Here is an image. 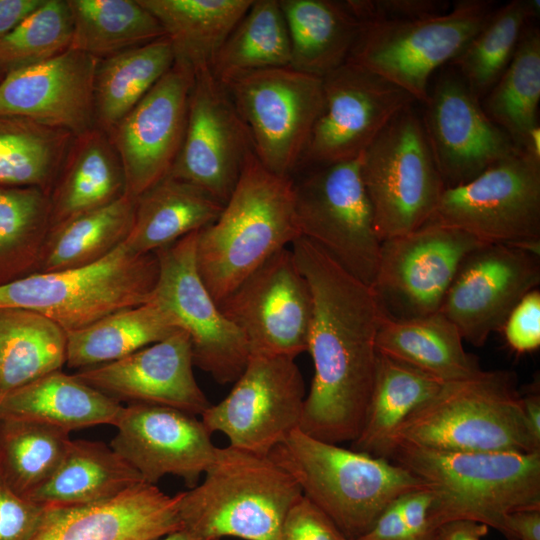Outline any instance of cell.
I'll return each instance as SVG.
<instances>
[{
  "instance_id": "cell-1",
  "label": "cell",
  "mask_w": 540,
  "mask_h": 540,
  "mask_svg": "<svg viewBox=\"0 0 540 540\" xmlns=\"http://www.w3.org/2000/svg\"><path fill=\"white\" fill-rule=\"evenodd\" d=\"M291 245L313 300L307 351L314 375L299 429L333 444L353 442L373 387L376 337L384 314L371 287L314 242L299 236Z\"/></svg>"
},
{
  "instance_id": "cell-2",
  "label": "cell",
  "mask_w": 540,
  "mask_h": 540,
  "mask_svg": "<svg viewBox=\"0 0 540 540\" xmlns=\"http://www.w3.org/2000/svg\"><path fill=\"white\" fill-rule=\"evenodd\" d=\"M388 459L429 491L435 530L465 519L500 532L507 514L540 507V451L457 452L397 443Z\"/></svg>"
},
{
  "instance_id": "cell-3",
  "label": "cell",
  "mask_w": 540,
  "mask_h": 540,
  "mask_svg": "<svg viewBox=\"0 0 540 540\" xmlns=\"http://www.w3.org/2000/svg\"><path fill=\"white\" fill-rule=\"evenodd\" d=\"M299 236L294 181L271 172L252 153L219 217L197 233L198 272L219 304Z\"/></svg>"
},
{
  "instance_id": "cell-4",
  "label": "cell",
  "mask_w": 540,
  "mask_h": 540,
  "mask_svg": "<svg viewBox=\"0 0 540 540\" xmlns=\"http://www.w3.org/2000/svg\"><path fill=\"white\" fill-rule=\"evenodd\" d=\"M298 484L346 540L366 534L398 497L424 488L389 459L315 439L299 428L269 454Z\"/></svg>"
},
{
  "instance_id": "cell-5",
  "label": "cell",
  "mask_w": 540,
  "mask_h": 540,
  "mask_svg": "<svg viewBox=\"0 0 540 540\" xmlns=\"http://www.w3.org/2000/svg\"><path fill=\"white\" fill-rule=\"evenodd\" d=\"M179 494L182 528L206 540H279L302 496L293 477L269 456L217 447L200 482Z\"/></svg>"
},
{
  "instance_id": "cell-6",
  "label": "cell",
  "mask_w": 540,
  "mask_h": 540,
  "mask_svg": "<svg viewBox=\"0 0 540 540\" xmlns=\"http://www.w3.org/2000/svg\"><path fill=\"white\" fill-rule=\"evenodd\" d=\"M397 443L457 452L540 451L525 419L516 377L506 370H482L444 383L402 423L393 448Z\"/></svg>"
},
{
  "instance_id": "cell-7",
  "label": "cell",
  "mask_w": 540,
  "mask_h": 540,
  "mask_svg": "<svg viewBox=\"0 0 540 540\" xmlns=\"http://www.w3.org/2000/svg\"><path fill=\"white\" fill-rule=\"evenodd\" d=\"M158 274L155 253H134L123 242L91 265L35 272L0 286V308L35 311L74 331L148 302Z\"/></svg>"
},
{
  "instance_id": "cell-8",
  "label": "cell",
  "mask_w": 540,
  "mask_h": 540,
  "mask_svg": "<svg viewBox=\"0 0 540 540\" xmlns=\"http://www.w3.org/2000/svg\"><path fill=\"white\" fill-rule=\"evenodd\" d=\"M360 172L381 242L423 227L445 190L412 105L398 112L362 152Z\"/></svg>"
},
{
  "instance_id": "cell-9",
  "label": "cell",
  "mask_w": 540,
  "mask_h": 540,
  "mask_svg": "<svg viewBox=\"0 0 540 540\" xmlns=\"http://www.w3.org/2000/svg\"><path fill=\"white\" fill-rule=\"evenodd\" d=\"M494 2L460 0L441 15L361 22L347 62L385 78L425 103L433 72L456 58L493 13Z\"/></svg>"
},
{
  "instance_id": "cell-10",
  "label": "cell",
  "mask_w": 540,
  "mask_h": 540,
  "mask_svg": "<svg viewBox=\"0 0 540 540\" xmlns=\"http://www.w3.org/2000/svg\"><path fill=\"white\" fill-rule=\"evenodd\" d=\"M426 224L461 230L483 244L540 253V160L518 151L445 188Z\"/></svg>"
},
{
  "instance_id": "cell-11",
  "label": "cell",
  "mask_w": 540,
  "mask_h": 540,
  "mask_svg": "<svg viewBox=\"0 0 540 540\" xmlns=\"http://www.w3.org/2000/svg\"><path fill=\"white\" fill-rule=\"evenodd\" d=\"M221 84L249 132L256 158L291 178L323 109L322 78L287 66L239 73Z\"/></svg>"
},
{
  "instance_id": "cell-12",
  "label": "cell",
  "mask_w": 540,
  "mask_h": 540,
  "mask_svg": "<svg viewBox=\"0 0 540 540\" xmlns=\"http://www.w3.org/2000/svg\"><path fill=\"white\" fill-rule=\"evenodd\" d=\"M294 210L300 236L371 287L381 241L361 177L360 156L316 166L294 182Z\"/></svg>"
},
{
  "instance_id": "cell-13",
  "label": "cell",
  "mask_w": 540,
  "mask_h": 540,
  "mask_svg": "<svg viewBox=\"0 0 540 540\" xmlns=\"http://www.w3.org/2000/svg\"><path fill=\"white\" fill-rule=\"evenodd\" d=\"M306 397L294 358L250 355L228 395L201 415L207 431L224 434L229 445L269 456L299 428Z\"/></svg>"
},
{
  "instance_id": "cell-14",
  "label": "cell",
  "mask_w": 540,
  "mask_h": 540,
  "mask_svg": "<svg viewBox=\"0 0 540 540\" xmlns=\"http://www.w3.org/2000/svg\"><path fill=\"white\" fill-rule=\"evenodd\" d=\"M482 245L434 224L382 241L371 289L383 314L411 319L438 312L460 264Z\"/></svg>"
},
{
  "instance_id": "cell-15",
  "label": "cell",
  "mask_w": 540,
  "mask_h": 540,
  "mask_svg": "<svg viewBox=\"0 0 540 540\" xmlns=\"http://www.w3.org/2000/svg\"><path fill=\"white\" fill-rule=\"evenodd\" d=\"M197 233L155 252L159 274L151 299L188 334L194 365L225 385L242 374L250 353L243 335L223 314L198 272Z\"/></svg>"
},
{
  "instance_id": "cell-16",
  "label": "cell",
  "mask_w": 540,
  "mask_h": 540,
  "mask_svg": "<svg viewBox=\"0 0 540 540\" xmlns=\"http://www.w3.org/2000/svg\"><path fill=\"white\" fill-rule=\"evenodd\" d=\"M218 305L250 355L295 359L307 351L313 300L290 248L273 254Z\"/></svg>"
},
{
  "instance_id": "cell-17",
  "label": "cell",
  "mask_w": 540,
  "mask_h": 540,
  "mask_svg": "<svg viewBox=\"0 0 540 540\" xmlns=\"http://www.w3.org/2000/svg\"><path fill=\"white\" fill-rule=\"evenodd\" d=\"M322 80L323 109L301 165L319 166L358 158L398 112L415 102L400 87L351 62Z\"/></svg>"
},
{
  "instance_id": "cell-18",
  "label": "cell",
  "mask_w": 540,
  "mask_h": 540,
  "mask_svg": "<svg viewBox=\"0 0 540 540\" xmlns=\"http://www.w3.org/2000/svg\"><path fill=\"white\" fill-rule=\"evenodd\" d=\"M252 153L249 132L224 86L209 69L196 73L183 141L168 175L225 205Z\"/></svg>"
},
{
  "instance_id": "cell-19",
  "label": "cell",
  "mask_w": 540,
  "mask_h": 540,
  "mask_svg": "<svg viewBox=\"0 0 540 540\" xmlns=\"http://www.w3.org/2000/svg\"><path fill=\"white\" fill-rule=\"evenodd\" d=\"M540 284V253L501 244L478 247L460 264L440 312L463 340L481 347L518 302Z\"/></svg>"
},
{
  "instance_id": "cell-20",
  "label": "cell",
  "mask_w": 540,
  "mask_h": 540,
  "mask_svg": "<svg viewBox=\"0 0 540 540\" xmlns=\"http://www.w3.org/2000/svg\"><path fill=\"white\" fill-rule=\"evenodd\" d=\"M479 100L459 73L447 71L424 103L421 121L445 188L464 184L519 151Z\"/></svg>"
},
{
  "instance_id": "cell-21",
  "label": "cell",
  "mask_w": 540,
  "mask_h": 540,
  "mask_svg": "<svg viewBox=\"0 0 540 540\" xmlns=\"http://www.w3.org/2000/svg\"><path fill=\"white\" fill-rule=\"evenodd\" d=\"M195 74L174 62L171 69L106 133L133 199L168 175L182 144Z\"/></svg>"
},
{
  "instance_id": "cell-22",
  "label": "cell",
  "mask_w": 540,
  "mask_h": 540,
  "mask_svg": "<svg viewBox=\"0 0 540 540\" xmlns=\"http://www.w3.org/2000/svg\"><path fill=\"white\" fill-rule=\"evenodd\" d=\"M113 426L111 448L148 484L173 475L193 488L215 456L217 447L201 419L176 408L129 403Z\"/></svg>"
},
{
  "instance_id": "cell-23",
  "label": "cell",
  "mask_w": 540,
  "mask_h": 540,
  "mask_svg": "<svg viewBox=\"0 0 540 540\" xmlns=\"http://www.w3.org/2000/svg\"><path fill=\"white\" fill-rule=\"evenodd\" d=\"M99 59L68 49L8 72L0 82V115L31 119L74 137L96 127L94 80Z\"/></svg>"
},
{
  "instance_id": "cell-24",
  "label": "cell",
  "mask_w": 540,
  "mask_h": 540,
  "mask_svg": "<svg viewBox=\"0 0 540 540\" xmlns=\"http://www.w3.org/2000/svg\"><path fill=\"white\" fill-rule=\"evenodd\" d=\"M193 366L190 338L180 329L120 360L81 369L75 376L119 402L168 406L201 416L211 404Z\"/></svg>"
},
{
  "instance_id": "cell-25",
  "label": "cell",
  "mask_w": 540,
  "mask_h": 540,
  "mask_svg": "<svg viewBox=\"0 0 540 540\" xmlns=\"http://www.w3.org/2000/svg\"><path fill=\"white\" fill-rule=\"evenodd\" d=\"M178 503L142 482L100 502L45 507L32 540H156L182 529Z\"/></svg>"
},
{
  "instance_id": "cell-26",
  "label": "cell",
  "mask_w": 540,
  "mask_h": 540,
  "mask_svg": "<svg viewBox=\"0 0 540 540\" xmlns=\"http://www.w3.org/2000/svg\"><path fill=\"white\" fill-rule=\"evenodd\" d=\"M125 195L121 160L98 127L74 137L49 193L50 228Z\"/></svg>"
},
{
  "instance_id": "cell-27",
  "label": "cell",
  "mask_w": 540,
  "mask_h": 540,
  "mask_svg": "<svg viewBox=\"0 0 540 540\" xmlns=\"http://www.w3.org/2000/svg\"><path fill=\"white\" fill-rule=\"evenodd\" d=\"M122 404L61 370L42 376L0 397V418L43 422L67 432L114 425Z\"/></svg>"
},
{
  "instance_id": "cell-28",
  "label": "cell",
  "mask_w": 540,
  "mask_h": 540,
  "mask_svg": "<svg viewBox=\"0 0 540 540\" xmlns=\"http://www.w3.org/2000/svg\"><path fill=\"white\" fill-rule=\"evenodd\" d=\"M456 326L440 311L418 318L391 319L383 316L377 337V352L420 369L448 383L471 378L483 369L468 353Z\"/></svg>"
},
{
  "instance_id": "cell-29",
  "label": "cell",
  "mask_w": 540,
  "mask_h": 540,
  "mask_svg": "<svg viewBox=\"0 0 540 540\" xmlns=\"http://www.w3.org/2000/svg\"><path fill=\"white\" fill-rule=\"evenodd\" d=\"M223 206L202 189L167 175L137 197L124 243L137 254L155 253L213 223Z\"/></svg>"
},
{
  "instance_id": "cell-30",
  "label": "cell",
  "mask_w": 540,
  "mask_h": 540,
  "mask_svg": "<svg viewBox=\"0 0 540 540\" xmlns=\"http://www.w3.org/2000/svg\"><path fill=\"white\" fill-rule=\"evenodd\" d=\"M142 482L140 474L111 446L71 439L55 472L27 498L43 507L82 506L112 498Z\"/></svg>"
},
{
  "instance_id": "cell-31",
  "label": "cell",
  "mask_w": 540,
  "mask_h": 540,
  "mask_svg": "<svg viewBox=\"0 0 540 540\" xmlns=\"http://www.w3.org/2000/svg\"><path fill=\"white\" fill-rule=\"evenodd\" d=\"M290 38V67L318 77L347 62L362 23L345 1L279 0Z\"/></svg>"
},
{
  "instance_id": "cell-32",
  "label": "cell",
  "mask_w": 540,
  "mask_h": 540,
  "mask_svg": "<svg viewBox=\"0 0 540 540\" xmlns=\"http://www.w3.org/2000/svg\"><path fill=\"white\" fill-rule=\"evenodd\" d=\"M443 385L420 369L378 353L365 420L351 449L388 459L399 427Z\"/></svg>"
},
{
  "instance_id": "cell-33",
  "label": "cell",
  "mask_w": 540,
  "mask_h": 540,
  "mask_svg": "<svg viewBox=\"0 0 540 540\" xmlns=\"http://www.w3.org/2000/svg\"><path fill=\"white\" fill-rule=\"evenodd\" d=\"M161 24L175 62L194 74L211 69L222 44L253 0H138Z\"/></svg>"
},
{
  "instance_id": "cell-34",
  "label": "cell",
  "mask_w": 540,
  "mask_h": 540,
  "mask_svg": "<svg viewBox=\"0 0 540 540\" xmlns=\"http://www.w3.org/2000/svg\"><path fill=\"white\" fill-rule=\"evenodd\" d=\"M178 330L174 317L150 299L67 332L66 364L70 368L85 369L114 362Z\"/></svg>"
},
{
  "instance_id": "cell-35",
  "label": "cell",
  "mask_w": 540,
  "mask_h": 540,
  "mask_svg": "<svg viewBox=\"0 0 540 540\" xmlns=\"http://www.w3.org/2000/svg\"><path fill=\"white\" fill-rule=\"evenodd\" d=\"M67 331L22 308H0V397L66 364Z\"/></svg>"
},
{
  "instance_id": "cell-36",
  "label": "cell",
  "mask_w": 540,
  "mask_h": 540,
  "mask_svg": "<svg viewBox=\"0 0 540 540\" xmlns=\"http://www.w3.org/2000/svg\"><path fill=\"white\" fill-rule=\"evenodd\" d=\"M136 199L115 201L52 226L44 241L36 272L91 265L125 241L133 225Z\"/></svg>"
},
{
  "instance_id": "cell-37",
  "label": "cell",
  "mask_w": 540,
  "mask_h": 540,
  "mask_svg": "<svg viewBox=\"0 0 540 540\" xmlns=\"http://www.w3.org/2000/svg\"><path fill=\"white\" fill-rule=\"evenodd\" d=\"M174 62L173 48L166 36L100 59L94 80L96 127L105 132L111 129Z\"/></svg>"
},
{
  "instance_id": "cell-38",
  "label": "cell",
  "mask_w": 540,
  "mask_h": 540,
  "mask_svg": "<svg viewBox=\"0 0 540 540\" xmlns=\"http://www.w3.org/2000/svg\"><path fill=\"white\" fill-rule=\"evenodd\" d=\"M540 100V31L526 27L506 70L486 94L482 108L526 153L540 131L537 110Z\"/></svg>"
},
{
  "instance_id": "cell-39",
  "label": "cell",
  "mask_w": 540,
  "mask_h": 540,
  "mask_svg": "<svg viewBox=\"0 0 540 540\" xmlns=\"http://www.w3.org/2000/svg\"><path fill=\"white\" fill-rule=\"evenodd\" d=\"M74 136L28 118L0 115V187L50 193Z\"/></svg>"
},
{
  "instance_id": "cell-40",
  "label": "cell",
  "mask_w": 540,
  "mask_h": 540,
  "mask_svg": "<svg viewBox=\"0 0 540 540\" xmlns=\"http://www.w3.org/2000/svg\"><path fill=\"white\" fill-rule=\"evenodd\" d=\"M73 20L69 49L100 59L166 36L138 0H67Z\"/></svg>"
},
{
  "instance_id": "cell-41",
  "label": "cell",
  "mask_w": 540,
  "mask_h": 540,
  "mask_svg": "<svg viewBox=\"0 0 540 540\" xmlns=\"http://www.w3.org/2000/svg\"><path fill=\"white\" fill-rule=\"evenodd\" d=\"M291 46L279 0H253L211 65L220 82L243 72L287 67Z\"/></svg>"
},
{
  "instance_id": "cell-42",
  "label": "cell",
  "mask_w": 540,
  "mask_h": 540,
  "mask_svg": "<svg viewBox=\"0 0 540 540\" xmlns=\"http://www.w3.org/2000/svg\"><path fill=\"white\" fill-rule=\"evenodd\" d=\"M49 229V193L0 187V286L37 271Z\"/></svg>"
},
{
  "instance_id": "cell-43",
  "label": "cell",
  "mask_w": 540,
  "mask_h": 540,
  "mask_svg": "<svg viewBox=\"0 0 540 540\" xmlns=\"http://www.w3.org/2000/svg\"><path fill=\"white\" fill-rule=\"evenodd\" d=\"M539 0H513L494 10L488 21L451 62L474 95L485 97L509 65Z\"/></svg>"
},
{
  "instance_id": "cell-44",
  "label": "cell",
  "mask_w": 540,
  "mask_h": 540,
  "mask_svg": "<svg viewBox=\"0 0 540 540\" xmlns=\"http://www.w3.org/2000/svg\"><path fill=\"white\" fill-rule=\"evenodd\" d=\"M70 441L69 432L43 422L0 418V472L27 498L52 476Z\"/></svg>"
},
{
  "instance_id": "cell-45",
  "label": "cell",
  "mask_w": 540,
  "mask_h": 540,
  "mask_svg": "<svg viewBox=\"0 0 540 540\" xmlns=\"http://www.w3.org/2000/svg\"><path fill=\"white\" fill-rule=\"evenodd\" d=\"M73 20L67 0H44L0 39V69L8 72L51 59L70 48Z\"/></svg>"
},
{
  "instance_id": "cell-46",
  "label": "cell",
  "mask_w": 540,
  "mask_h": 540,
  "mask_svg": "<svg viewBox=\"0 0 540 540\" xmlns=\"http://www.w3.org/2000/svg\"><path fill=\"white\" fill-rule=\"evenodd\" d=\"M430 504L425 488L408 492L391 502L358 540H434Z\"/></svg>"
},
{
  "instance_id": "cell-47",
  "label": "cell",
  "mask_w": 540,
  "mask_h": 540,
  "mask_svg": "<svg viewBox=\"0 0 540 540\" xmlns=\"http://www.w3.org/2000/svg\"><path fill=\"white\" fill-rule=\"evenodd\" d=\"M345 3L360 22L420 19L451 9V4L445 0H348Z\"/></svg>"
},
{
  "instance_id": "cell-48",
  "label": "cell",
  "mask_w": 540,
  "mask_h": 540,
  "mask_svg": "<svg viewBox=\"0 0 540 540\" xmlns=\"http://www.w3.org/2000/svg\"><path fill=\"white\" fill-rule=\"evenodd\" d=\"M44 510L15 492L0 472V540H32Z\"/></svg>"
},
{
  "instance_id": "cell-49",
  "label": "cell",
  "mask_w": 540,
  "mask_h": 540,
  "mask_svg": "<svg viewBox=\"0 0 540 540\" xmlns=\"http://www.w3.org/2000/svg\"><path fill=\"white\" fill-rule=\"evenodd\" d=\"M279 540H346L336 525L303 495L288 511Z\"/></svg>"
},
{
  "instance_id": "cell-50",
  "label": "cell",
  "mask_w": 540,
  "mask_h": 540,
  "mask_svg": "<svg viewBox=\"0 0 540 540\" xmlns=\"http://www.w3.org/2000/svg\"><path fill=\"white\" fill-rule=\"evenodd\" d=\"M509 347L521 354L540 346V291L527 293L514 307L501 331Z\"/></svg>"
},
{
  "instance_id": "cell-51",
  "label": "cell",
  "mask_w": 540,
  "mask_h": 540,
  "mask_svg": "<svg viewBox=\"0 0 540 540\" xmlns=\"http://www.w3.org/2000/svg\"><path fill=\"white\" fill-rule=\"evenodd\" d=\"M500 532L515 540H540V507L513 511L505 516Z\"/></svg>"
},
{
  "instance_id": "cell-52",
  "label": "cell",
  "mask_w": 540,
  "mask_h": 540,
  "mask_svg": "<svg viewBox=\"0 0 540 540\" xmlns=\"http://www.w3.org/2000/svg\"><path fill=\"white\" fill-rule=\"evenodd\" d=\"M489 532V527L472 520L458 519L440 524L434 540H482Z\"/></svg>"
},
{
  "instance_id": "cell-53",
  "label": "cell",
  "mask_w": 540,
  "mask_h": 540,
  "mask_svg": "<svg viewBox=\"0 0 540 540\" xmlns=\"http://www.w3.org/2000/svg\"><path fill=\"white\" fill-rule=\"evenodd\" d=\"M44 0H0V39L15 29Z\"/></svg>"
},
{
  "instance_id": "cell-54",
  "label": "cell",
  "mask_w": 540,
  "mask_h": 540,
  "mask_svg": "<svg viewBox=\"0 0 540 540\" xmlns=\"http://www.w3.org/2000/svg\"><path fill=\"white\" fill-rule=\"evenodd\" d=\"M525 419L534 439L540 443V395L534 387L532 391L521 394Z\"/></svg>"
},
{
  "instance_id": "cell-55",
  "label": "cell",
  "mask_w": 540,
  "mask_h": 540,
  "mask_svg": "<svg viewBox=\"0 0 540 540\" xmlns=\"http://www.w3.org/2000/svg\"><path fill=\"white\" fill-rule=\"evenodd\" d=\"M156 540H206V539H203L189 532L188 530L182 528Z\"/></svg>"
},
{
  "instance_id": "cell-56",
  "label": "cell",
  "mask_w": 540,
  "mask_h": 540,
  "mask_svg": "<svg viewBox=\"0 0 540 540\" xmlns=\"http://www.w3.org/2000/svg\"><path fill=\"white\" fill-rule=\"evenodd\" d=\"M5 74L2 72V70L0 69V82L2 81V79L4 78Z\"/></svg>"
},
{
  "instance_id": "cell-57",
  "label": "cell",
  "mask_w": 540,
  "mask_h": 540,
  "mask_svg": "<svg viewBox=\"0 0 540 540\" xmlns=\"http://www.w3.org/2000/svg\"><path fill=\"white\" fill-rule=\"evenodd\" d=\"M507 540H515V539H512V538H507Z\"/></svg>"
}]
</instances>
